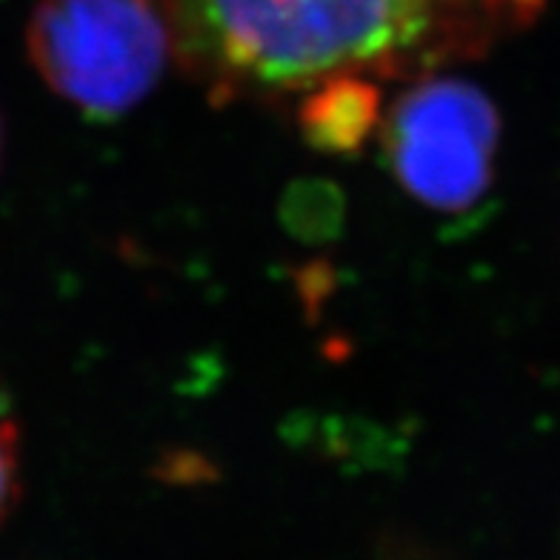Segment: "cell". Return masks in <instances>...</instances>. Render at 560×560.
<instances>
[{"instance_id":"6da1fadb","label":"cell","mask_w":560,"mask_h":560,"mask_svg":"<svg viewBox=\"0 0 560 560\" xmlns=\"http://www.w3.org/2000/svg\"><path fill=\"white\" fill-rule=\"evenodd\" d=\"M549 0H155L172 58L218 101L361 74L409 83L487 58Z\"/></svg>"},{"instance_id":"8992f818","label":"cell","mask_w":560,"mask_h":560,"mask_svg":"<svg viewBox=\"0 0 560 560\" xmlns=\"http://www.w3.org/2000/svg\"><path fill=\"white\" fill-rule=\"evenodd\" d=\"M0 152H3V129H0Z\"/></svg>"},{"instance_id":"5b68a950","label":"cell","mask_w":560,"mask_h":560,"mask_svg":"<svg viewBox=\"0 0 560 560\" xmlns=\"http://www.w3.org/2000/svg\"><path fill=\"white\" fill-rule=\"evenodd\" d=\"M21 498V452L18 429L0 418V526L12 515Z\"/></svg>"},{"instance_id":"277c9868","label":"cell","mask_w":560,"mask_h":560,"mask_svg":"<svg viewBox=\"0 0 560 560\" xmlns=\"http://www.w3.org/2000/svg\"><path fill=\"white\" fill-rule=\"evenodd\" d=\"M381 83L361 74H340L303 92L298 126L306 143L329 155H354L381 129Z\"/></svg>"},{"instance_id":"3957f363","label":"cell","mask_w":560,"mask_h":560,"mask_svg":"<svg viewBox=\"0 0 560 560\" xmlns=\"http://www.w3.org/2000/svg\"><path fill=\"white\" fill-rule=\"evenodd\" d=\"M377 132L395 184L420 207L457 214L489 192L501 112L472 81L441 72L409 81Z\"/></svg>"},{"instance_id":"7a4b0ae2","label":"cell","mask_w":560,"mask_h":560,"mask_svg":"<svg viewBox=\"0 0 560 560\" xmlns=\"http://www.w3.org/2000/svg\"><path fill=\"white\" fill-rule=\"evenodd\" d=\"M26 55L74 109L118 118L155 92L172 44L155 0H37Z\"/></svg>"}]
</instances>
